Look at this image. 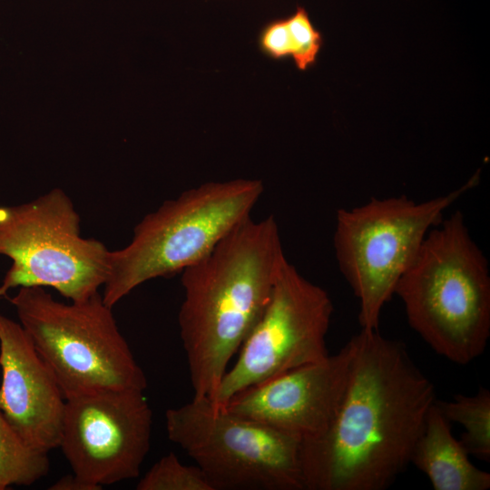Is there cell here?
Returning <instances> with one entry per match:
<instances>
[{"label":"cell","mask_w":490,"mask_h":490,"mask_svg":"<svg viewBox=\"0 0 490 490\" xmlns=\"http://www.w3.org/2000/svg\"><path fill=\"white\" fill-rule=\"evenodd\" d=\"M48 453L30 446L0 411V490L29 486L50 470Z\"/></svg>","instance_id":"15"},{"label":"cell","mask_w":490,"mask_h":490,"mask_svg":"<svg viewBox=\"0 0 490 490\" xmlns=\"http://www.w3.org/2000/svg\"><path fill=\"white\" fill-rule=\"evenodd\" d=\"M286 260L275 218L250 216L181 272L178 323L194 397H211L267 306Z\"/></svg>","instance_id":"2"},{"label":"cell","mask_w":490,"mask_h":490,"mask_svg":"<svg viewBox=\"0 0 490 490\" xmlns=\"http://www.w3.org/2000/svg\"><path fill=\"white\" fill-rule=\"evenodd\" d=\"M50 490H101L102 487L88 483L74 473L59 478L50 487Z\"/></svg>","instance_id":"19"},{"label":"cell","mask_w":490,"mask_h":490,"mask_svg":"<svg viewBox=\"0 0 490 490\" xmlns=\"http://www.w3.org/2000/svg\"><path fill=\"white\" fill-rule=\"evenodd\" d=\"M333 304L328 292L288 260L267 306L209 398L221 406L237 393L328 355L326 337Z\"/></svg>","instance_id":"9"},{"label":"cell","mask_w":490,"mask_h":490,"mask_svg":"<svg viewBox=\"0 0 490 490\" xmlns=\"http://www.w3.org/2000/svg\"><path fill=\"white\" fill-rule=\"evenodd\" d=\"M137 490H214L197 466L183 465L170 452L139 480Z\"/></svg>","instance_id":"16"},{"label":"cell","mask_w":490,"mask_h":490,"mask_svg":"<svg viewBox=\"0 0 490 490\" xmlns=\"http://www.w3.org/2000/svg\"><path fill=\"white\" fill-rule=\"evenodd\" d=\"M290 57L296 67L306 71L317 61L323 40L321 34L313 25L304 7L298 6L295 12L286 17Z\"/></svg>","instance_id":"17"},{"label":"cell","mask_w":490,"mask_h":490,"mask_svg":"<svg viewBox=\"0 0 490 490\" xmlns=\"http://www.w3.org/2000/svg\"><path fill=\"white\" fill-rule=\"evenodd\" d=\"M413 330L438 355L466 365L490 337V273L459 211L433 227L397 284Z\"/></svg>","instance_id":"3"},{"label":"cell","mask_w":490,"mask_h":490,"mask_svg":"<svg viewBox=\"0 0 490 490\" xmlns=\"http://www.w3.org/2000/svg\"><path fill=\"white\" fill-rule=\"evenodd\" d=\"M478 181L475 174L458 189L421 202L406 195L372 198L361 206L337 211L335 255L342 275L358 299L361 329H378L383 307L395 295L397 282L415 260L428 231Z\"/></svg>","instance_id":"6"},{"label":"cell","mask_w":490,"mask_h":490,"mask_svg":"<svg viewBox=\"0 0 490 490\" xmlns=\"http://www.w3.org/2000/svg\"><path fill=\"white\" fill-rule=\"evenodd\" d=\"M355 349L352 337L338 353L250 387L220 407L300 441L317 437L326 431L338 409Z\"/></svg>","instance_id":"11"},{"label":"cell","mask_w":490,"mask_h":490,"mask_svg":"<svg viewBox=\"0 0 490 490\" xmlns=\"http://www.w3.org/2000/svg\"><path fill=\"white\" fill-rule=\"evenodd\" d=\"M260 180L211 181L167 200L134 227L131 241L111 250L103 302L113 308L141 284L195 264L250 216Z\"/></svg>","instance_id":"4"},{"label":"cell","mask_w":490,"mask_h":490,"mask_svg":"<svg viewBox=\"0 0 490 490\" xmlns=\"http://www.w3.org/2000/svg\"><path fill=\"white\" fill-rule=\"evenodd\" d=\"M81 219L61 189L13 206H0V255L12 261L0 299L22 287L52 288L69 301L98 293L110 271L111 250L81 235Z\"/></svg>","instance_id":"7"},{"label":"cell","mask_w":490,"mask_h":490,"mask_svg":"<svg viewBox=\"0 0 490 490\" xmlns=\"http://www.w3.org/2000/svg\"><path fill=\"white\" fill-rule=\"evenodd\" d=\"M435 404L451 423L464 428L460 443L469 456L490 461V391L480 387L473 396L456 395L451 401L435 400Z\"/></svg>","instance_id":"14"},{"label":"cell","mask_w":490,"mask_h":490,"mask_svg":"<svg viewBox=\"0 0 490 490\" xmlns=\"http://www.w3.org/2000/svg\"><path fill=\"white\" fill-rule=\"evenodd\" d=\"M152 430L143 390H96L65 398L59 447L75 475L103 488L140 475Z\"/></svg>","instance_id":"10"},{"label":"cell","mask_w":490,"mask_h":490,"mask_svg":"<svg viewBox=\"0 0 490 490\" xmlns=\"http://www.w3.org/2000/svg\"><path fill=\"white\" fill-rule=\"evenodd\" d=\"M8 299L64 398L103 389L146 388L144 372L99 292L64 303L44 288L22 287Z\"/></svg>","instance_id":"5"},{"label":"cell","mask_w":490,"mask_h":490,"mask_svg":"<svg viewBox=\"0 0 490 490\" xmlns=\"http://www.w3.org/2000/svg\"><path fill=\"white\" fill-rule=\"evenodd\" d=\"M0 411L33 448L59 447L64 394L19 322L0 313Z\"/></svg>","instance_id":"12"},{"label":"cell","mask_w":490,"mask_h":490,"mask_svg":"<svg viewBox=\"0 0 490 490\" xmlns=\"http://www.w3.org/2000/svg\"><path fill=\"white\" fill-rule=\"evenodd\" d=\"M165 425L214 490H304L300 440L290 435L208 397L169 408Z\"/></svg>","instance_id":"8"},{"label":"cell","mask_w":490,"mask_h":490,"mask_svg":"<svg viewBox=\"0 0 490 490\" xmlns=\"http://www.w3.org/2000/svg\"><path fill=\"white\" fill-rule=\"evenodd\" d=\"M347 387L328 427L300 441L304 490H385L410 464L435 386L406 345L378 329L355 335Z\"/></svg>","instance_id":"1"},{"label":"cell","mask_w":490,"mask_h":490,"mask_svg":"<svg viewBox=\"0 0 490 490\" xmlns=\"http://www.w3.org/2000/svg\"><path fill=\"white\" fill-rule=\"evenodd\" d=\"M258 44L260 52L271 59L290 57L286 18L276 19L265 24L259 34Z\"/></svg>","instance_id":"18"},{"label":"cell","mask_w":490,"mask_h":490,"mask_svg":"<svg viewBox=\"0 0 490 490\" xmlns=\"http://www.w3.org/2000/svg\"><path fill=\"white\" fill-rule=\"evenodd\" d=\"M435 490H487L490 474L479 469L451 430L435 402L410 458Z\"/></svg>","instance_id":"13"}]
</instances>
